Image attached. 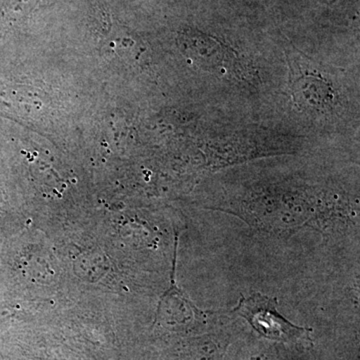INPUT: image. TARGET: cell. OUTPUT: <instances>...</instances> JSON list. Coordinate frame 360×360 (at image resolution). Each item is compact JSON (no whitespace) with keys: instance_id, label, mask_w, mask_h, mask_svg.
<instances>
[{"instance_id":"cell-1","label":"cell","mask_w":360,"mask_h":360,"mask_svg":"<svg viewBox=\"0 0 360 360\" xmlns=\"http://www.w3.org/2000/svg\"><path fill=\"white\" fill-rule=\"evenodd\" d=\"M277 300L253 293L239 300L236 311L245 317L259 335L269 340L295 341L307 333V329L298 328L284 319L276 309Z\"/></svg>"},{"instance_id":"cell-2","label":"cell","mask_w":360,"mask_h":360,"mask_svg":"<svg viewBox=\"0 0 360 360\" xmlns=\"http://www.w3.org/2000/svg\"><path fill=\"white\" fill-rule=\"evenodd\" d=\"M42 0H6L0 8V37L27 20Z\"/></svg>"}]
</instances>
